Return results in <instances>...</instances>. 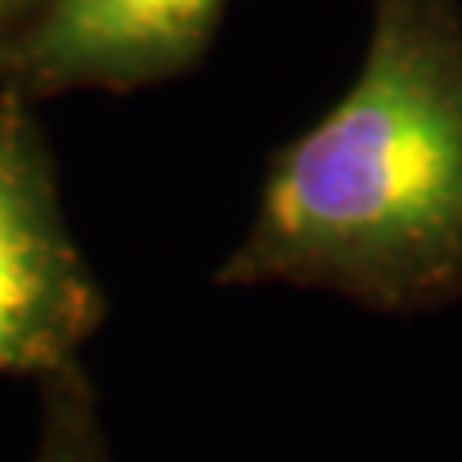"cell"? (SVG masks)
<instances>
[{
    "instance_id": "6da1fadb",
    "label": "cell",
    "mask_w": 462,
    "mask_h": 462,
    "mask_svg": "<svg viewBox=\"0 0 462 462\" xmlns=\"http://www.w3.org/2000/svg\"><path fill=\"white\" fill-rule=\"evenodd\" d=\"M212 285L312 289L385 316L462 297L458 0H370L351 89L270 158Z\"/></svg>"
},
{
    "instance_id": "277c9868",
    "label": "cell",
    "mask_w": 462,
    "mask_h": 462,
    "mask_svg": "<svg viewBox=\"0 0 462 462\" xmlns=\"http://www.w3.org/2000/svg\"><path fill=\"white\" fill-rule=\"evenodd\" d=\"M27 462H112L100 401L81 358L39 378V439Z\"/></svg>"
},
{
    "instance_id": "8992f818",
    "label": "cell",
    "mask_w": 462,
    "mask_h": 462,
    "mask_svg": "<svg viewBox=\"0 0 462 462\" xmlns=\"http://www.w3.org/2000/svg\"><path fill=\"white\" fill-rule=\"evenodd\" d=\"M27 5V0H0V20H5V16H12V12H16V8H23Z\"/></svg>"
},
{
    "instance_id": "3957f363",
    "label": "cell",
    "mask_w": 462,
    "mask_h": 462,
    "mask_svg": "<svg viewBox=\"0 0 462 462\" xmlns=\"http://www.w3.org/2000/svg\"><path fill=\"white\" fill-rule=\"evenodd\" d=\"M227 0H42L8 42L20 97L74 89L127 93L185 74L208 51Z\"/></svg>"
},
{
    "instance_id": "7a4b0ae2",
    "label": "cell",
    "mask_w": 462,
    "mask_h": 462,
    "mask_svg": "<svg viewBox=\"0 0 462 462\" xmlns=\"http://www.w3.org/2000/svg\"><path fill=\"white\" fill-rule=\"evenodd\" d=\"M108 300L69 231L54 158L27 97L0 89V374L47 378L78 363Z\"/></svg>"
},
{
    "instance_id": "5b68a950",
    "label": "cell",
    "mask_w": 462,
    "mask_h": 462,
    "mask_svg": "<svg viewBox=\"0 0 462 462\" xmlns=\"http://www.w3.org/2000/svg\"><path fill=\"white\" fill-rule=\"evenodd\" d=\"M8 85V42H0V89Z\"/></svg>"
}]
</instances>
